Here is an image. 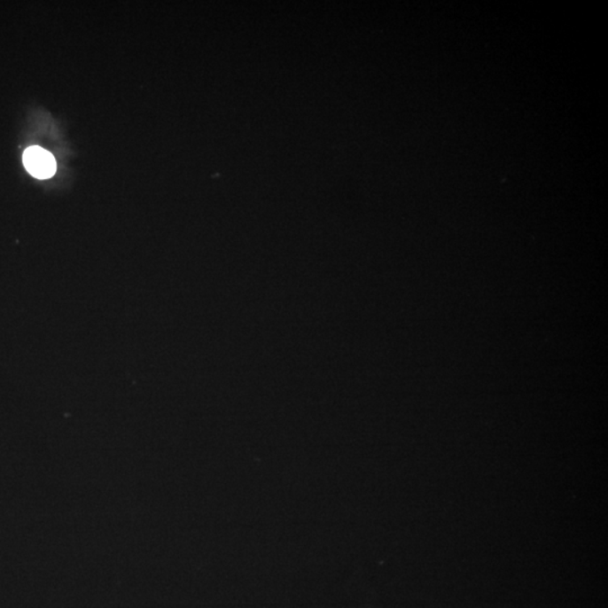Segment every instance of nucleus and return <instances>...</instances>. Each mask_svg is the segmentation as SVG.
I'll return each mask as SVG.
<instances>
[{
  "label": "nucleus",
  "mask_w": 608,
  "mask_h": 608,
  "mask_svg": "<svg viewBox=\"0 0 608 608\" xmlns=\"http://www.w3.org/2000/svg\"><path fill=\"white\" fill-rule=\"evenodd\" d=\"M23 162L27 172L39 179L52 177L57 170V162L51 153L41 147H30L25 150Z\"/></svg>",
  "instance_id": "1"
}]
</instances>
